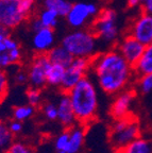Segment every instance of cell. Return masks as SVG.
I'll list each match as a JSON object with an SVG mask.
<instances>
[{
    "label": "cell",
    "mask_w": 152,
    "mask_h": 153,
    "mask_svg": "<svg viewBox=\"0 0 152 153\" xmlns=\"http://www.w3.org/2000/svg\"><path fill=\"white\" fill-rule=\"evenodd\" d=\"M57 36L52 28H38L32 31L31 49L34 54H47L55 46Z\"/></svg>",
    "instance_id": "cell-14"
},
{
    "label": "cell",
    "mask_w": 152,
    "mask_h": 153,
    "mask_svg": "<svg viewBox=\"0 0 152 153\" xmlns=\"http://www.w3.org/2000/svg\"><path fill=\"white\" fill-rule=\"evenodd\" d=\"M72 4L69 0H42V5L44 7L53 10L61 17H65Z\"/></svg>",
    "instance_id": "cell-22"
},
{
    "label": "cell",
    "mask_w": 152,
    "mask_h": 153,
    "mask_svg": "<svg viewBox=\"0 0 152 153\" xmlns=\"http://www.w3.org/2000/svg\"><path fill=\"white\" fill-rule=\"evenodd\" d=\"M26 97L29 104L33 105L35 108H37V106H39L42 104L43 96H42V89L40 88L30 86L26 91Z\"/></svg>",
    "instance_id": "cell-26"
},
{
    "label": "cell",
    "mask_w": 152,
    "mask_h": 153,
    "mask_svg": "<svg viewBox=\"0 0 152 153\" xmlns=\"http://www.w3.org/2000/svg\"><path fill=\"white\" fill-rule=\"evenodd\" d=\"M151 134H152V127H151Z\"/></svg>",
    "instance_id": "cell-36"
},
{
    "label": "cell",
    "mask_w": 152,
    "mask_h": 153,
    "mask_svg": "<svg viewBox=\"0 0 152 153\" xmlns=\"http://www.w3.org/2000/svg\"><path fill=\"white\" fill-rule=\"evenodd\" d=\"M114 47L134 67V65L140 60L146 46L138 42L133 36H131L130 34L124 33L122 36H120L119 41Z\"/></svg>",
    "instance_id": "cell-13"
},
{
    "label": "cell",
    "mask_w": 152,
    "mask_h": 153,
    "mask_svg": "<svg viewBox=\"0 0 152 153\" xmlns=\"http://www.w3.org/2000/svg\"><path fill=\"white\" fill-rule=\"evenodd\" d=\"M7 127H9L10 132H11L13 135H16V134H19L22 131V122L13 119L12 121H10L9 123H7Z\"/></svg>",
    "instance_id": "cell-32"
},
{
    "label": "cell",
    "mask_w": 152,
    "mask_h": 153,
    "mask_svg": "<svg viewBox=\"0 0 152 153\" xmlns=\"http://www.w3.org/2000/svg\"><path fill=\"white\" fill-rule=\"evenodd\" d=\"M64 72H65L64 66L51 63L47 72V85L51 86V87H57V88H60L61 83H62L63 76H64Z\"/></svg>",
    "instance_id": "cell-21"
},
{
    "label": "cell",
    "mask_w": 152,
    "mask_h": 153,
    "mask_svg": "<svg viewBox=\"0 0 152 153\" xmlns=\"http://www.w3.org/2000/svg\"><path fill=\"white\" fill-rule=\"evenodd\" d=\"M1 101H2V100H0V103H1Z\"/></svg>",
    "instance_id": "cell-37"
},
{
    "label": "cell",
    "mask_w": 152,
    "mask_h": 153,
    "mask_svg": "<svg viewBox=\"0 0 152 153\" xmlns=\"http://www.w3.org/2000/svg\"><path fill=\"white\" fill-rule=\"evenodd\" d=\"M99 11V7L96 3L79 1L72 3L64 18L72 29H82L90 25Z\"/></svg>",
    "instance_id": "cell-8"
},
{
    "label": "cell",
    "mask_w": 152,
    "mask_h": 153,
    "mask_svg": "<svg viewBox=\"0 0 152 153\" xmlns=\"http://www.w3.org/2000/svg\"><path fill=\"white\" fill-rule=\"evenodd\" d=\"M9 153H33V149L30 145L24 141H13L7 148Z\"/></svg>",
    "instance_id": "cell-29"
},
{
    "label": "cell",
    "mask_w": 152,
    "mask_h": 153,
    "mask_svg": "<svg viewBox=\"0 0 152 153\" xmlns=\"http://www.w3.org/2000/svg\"><path fill=\"white\" fill-rule=\"evenodd\" d=\"M92 59L86 57H74L70 64L65 67L64 76L60 89L62 93H67L76 85L84 76H88L90 72Z\"/></svg>",
    "instance_id": "cell-9"
},
{
    "label": "cell",
    "mask_w": 152,
    "mask_h": 153,
    "mask_svg": "<svg viewBox=\"0 0 152 153\" xmlns=\"http://www.w3.org/2000/svg\"><path fill=\"white\" fill-rule=\"evenodd\" d=\"M99 39L89 28L72 29L61 39L63 45L74 57L93 59L99 53Z\"/></svg>",
    "instance_id": "cell-3"
},
{
    "label": "cell",
    "mask_w": 152,
    "mask_h": 153,
    "mask_svg": "<svg viewBox=\"0 0 152 153\" xmlns=\"http://www.w3.org/2000/svg\"><path fill=\"white\" fill-rule=\"evenodd\" d=\"M32 15L22 0H0V26L10 31L28 22Z\"/></svg>",
    "instance_id": "cell-6"
},
{
    "label": "cell",
    "mask_w": 152,
    "mask_h": 153,
    "mask_svg": "<svg viewBox=\"0 0 152 153\" xmlns=\"http://www.w3.org/2000/svg\"><path fill=\"white\" fill-rule=\"evenodd\" d=\"M126 33L147 46L152 43V13L140 11L129 22Z\"/></svg>",
    "instance_id": "cell-11"
},
{
    "label": "cell",
    "mask_w": 152,
    "mask_h": 153,
    "mask_svg": "<svg viewBox=\"0 0 152 153\" xmlns=\"http://www.w3.org/2000/svg\"><path fill=\"white\" fill-rule=\"evenodd\" d=\"M51 62L47 54H34L26 66L28 84L36 88H44L47 85V72Z\"/></svg>",
    "instance_id": "cell-10"
},
{
    "label": "cell",
    "mask_w": 152,
    "mask_h": 153,
    "mask_svg": "<svg viewBox=\"0 0 152 153\" xmlns=\"http://www.w3.org/2000/svg\"><path fill=\"white\" fill-rule=\"evenodd\" d=\"M47 56L49 57V60L53 64L62 65L64 67H67L70 62L72 61L74 56H72L69 51L63 45H55L54 47L47 53Z\"/></svg>",
    "instance_id": "cell-19"
},
{
    "label": "cell",
    "mask_w": 152,
    "mask_h": 153,
    "mask_svg": "<svg viewBox=\"0 0 152 153\" xmlns=\"http://www.w3.org/2000/svg\"><path fill=\"white\" fill-rule=\"evenodd\" d=\"M13 135L9 130L7 124L0 121V151L7 150L10 145L13 143Z\"/></svg>",
    "instance_id": "cell-25"
},
{
    "label": "cell",
    "mask_w": 152,
    "mask_h": 153,
    "mask_svg": "<svg viewBox=\"0 0 152 153\" xmlns=\"http://www.w3.org/2000/svg\"><path fill=\"white\" fill-rule=\"evenodd\" d=\"M142 135V129L137 118L133 115L128 117L115 119L109 131L110 143L115 150L127 146Z\"/></svg>",
    "instance_id": "cell-5"
},
{
    "label": "cell",
    "mask_w": 152,
    "mask_h": 153,
    "mask_svg": "<svg viewBox=\"0 0 152 153\" xmlns=\"http://www.w3.org/2000/svg\"><path fill=\"white\" fill-rule=\"evenodd\" d=\"M143 0H126L127 7L130 10H140Z\"/></svg>",
    "instance_id": "cell-33"
},
{
    "label": "cell",
    "mask_w": 152,
    "mask_h": 153,
    "mask_svg": "<svg viewBox=\"0 0 152 153\" xmlns=\"http://www.w3.org/2000/svg\"><path fill=\"white\" fill-rule=\"evenodd\" d=\"M25 60V51L20 42L12 31L0 33V69L7 70L19 66Z\"/></svg>",
    "instance_id": "cell-7"
},
{
    "label": "cell",
    "mask_w": 152,
    "mask_h": 153,
    "mask_svg": "<svg viewBox=\"0 0 152 153\" xmlns=\"http://www.w3.org/2000/svg\"><path fill=\"white\" fill-rule=\"evenodd\" d=\"M13 119L18 120V121H27L30 118L34 116L36 113V108L31 104H22V105H17L13 108Z\"/></svg>",
    "instance_id": "cell-23"
},
{
    "label": "cell",
    "mask_w": 152,
    "mask_h": 153,
    "mask_svg": "<svg viewBox=\"0 0 152 153\" xmlns=\"http://www.w3.org/2000/svg\"><path fill=\"white\" fill-rule=\"evenodd\" d=\"M89 29L95 33L100 43L114 47L120 38L118 15L112 7H103L90 22Z\"/></svg>",
    "instance_id": "cell-4"
},
{
    "label": "cell",
    "mask_w": 152,
    "mask_h": 153,
    "mask_svg": "<svg viewBox=\"0 0 152 153\" xmlns=\"http://www.w3.org/2000/svg\"><path fill=\"white\" fill-rule=\"evenodd\" d=\"M60 18L61 16L55 11L42 7L29 19V27L31 31H34L42 27L55 29V27L59 25Z\"/></svg>",
    "instance_id": "cell-15"
},
{
    "label": "cell",
    "mask_w": 152,
    "mask_h": 153,
    "mask_svg": "<svg viewBox=\"0 0 152 153\" xmlns=\"http://www.w3.org/2000/svg\"><path fill=\"white\" fill-rule=\"evenodd\" d=\"M68 129H65L57 135L54 139V149L57 153H65L67 143H68Z\"/></svg>",
    "instance_id": "cell-27"
},
{
    "label": "cell",
    "mask_w": 152,
    "mask_h": 153,
    "mask_svg": "<svg viewBox=\"0 0 152 153\" xmlns=\"http://www.w3.org/2000/svg\"><path fill=\"white\" fill-rule=\"evenodd\" d=\"M0 153H9L7 150H3V151H0Z\"/></svg>",
    "instance_id": "cell-35"
},
{
    "label": "cell",
    "mask_w": 152,
    "mask_h": 153,
    "mask_svg": "<svg viewBox=\"0 0 152 153\" xmlns=\"http://www.w3.org/2000/svg\"><path fill=\"white\" fill-rule=\"evenodd\" d=\"M134 72L136 76L152 74V43L145 47L140 60L134 65Z\"/></svg>",
    "instance_id": "cell-20"
},
{
    "label": "cell",
    "mask_w": 152,
    "mask_h": 153,
    "mask_svg": "<svg viewBox=\"0 0 152 153\" xmlns=\"http://www.w3.org/2000/svg\"><path fill=\"white\" fill-rule=\"evenodd\" d=\"M90 74L96 85L110 96L129 88L136 78L134 67L115 47L99 52L92 59Z\"/></svg>",
    "instance_id": "cell-1"
},
{
    "label": "cell",
    "mask_w": 152,
    "mask_h": 153,
    "mask_svg": "<svg viewBox=\"0 0 152 153\" xmlns=\"http://www.w3.org/2000/svg\"><path fill=\"white\" fill-rule=\"evenodd\" d=\"M57 121L62 124L65 129L72 127L77 123L74 108L67 93H62L57 102Z\"/></svg>",
    "instance_id": "cell-16"
},
{
    "label": "cell",
    "mask_w": 152,
    "mask_h": 153,
    "mask_svg": "<svg viewBox=\"0 0 152 153\" xmlns=\"http://www.w3.org/2000/svg\"><path fill=\"white\" fill-rule=\"evenodd\" d=\"M10 86V78L7 70L0 69V100L5 98Z\"/></svg>",
    "instance_id": "cell-30"
},
{
    "label": "cell",
    "mask_w": 152,
    "mask_h": 153,
    "mask_svg": "<svg viewBox=\"0 0 152 153\" xmlns=\"http://www.w3.org/2000/svg\"><path fill=\"white\" fill-rule=\"evenodd\" d=\"M42 113L49 121L57 120V105L54 102H47L42 106Z\"/></svg>",
    "instance_id": "cell-28"
},
{
    "label": "cell",
    "mask_w": 152,
    "mask_h": 153,
    "mask_svg": "<svg viewBox=\"0 0 152 153\" xmlns=\"http://www.w3.org/2000/svg\"><path fill=\"white\" fill-rule=\"evenodd\" d=\"M115 153H152V137L140 135L127 146L115 150Z\"/></svg>",
    "instance_id": "cell-18"
},
{
    "label": "cell",
    "mask_w": 152,
    "mask_h": 153,
    "mask_svg": "<svg viewBox=\"0 0 152 153\" xmlns=\"http://www.w3.org/2000/svg\"><path fill=\"white\" fill-rule=\"evenodd\" d=\"M136 91L127 88L116 94L110 106V115L113 119H121L131 115V108L136 98Z\"/></svg>",
    "instance_id": "cell-12"
},
{
    "label": "cell",
    "mask_w": 152,
    "mask_h": 153,
    "mask_svg": "<svg viewBox=\"0 0 152 153\" xmlns=\"http://www.w3.org/2000/svg\"><path fill=\"white\" fill-rule=\"evenodd\" d=\"M140 11L152 13V0H143L142 7H140Z\"/></svg>",
    "instance_id": "cell-34"
},
{
    "label": "cell",
    "mask_w": 152,
    "mask_h": 153,
    "mask_svg": "<svg viewBox=\"0 0 152 153\" xmlns=\"http://www.w3.org/2000/svg\"><path fill=\"white\" fill-rule=\"evenodd\" d=\"M97 87L98 86L88 74L67 91L77 122L85 127L92 123L97 117L99 106Z\"/></svg>",
    "instance_id": "cell-2"
},
{
    "label": "cell",
    "mask_w": 152,
    "mask_h": 153,
    "mask_svg": "<svg viewBox=\"0 0 152 153\" xmlns=\"http://www.w3.org/2000/svg\"><path fill=\"white\" fill-rule=\"evenodd\" d=\"M134 87L136 93L147 95L152 91V74L136 76L134 80Z\"/></svg>",
    "instance_id": "cell-24"
},
{
    "label": "cell",
    "mask_w": 152,
    "mask_h": 153,
    "mask_svg": "<svg viewBox=\"0 0 152 153\" xmlns=\"http://www.w3.org/2000/svg\"><path fill=\"white\" fill-rule=\"evenodd\" d=\"M13 81L15 84H18V85L28 84V74H27L26 68H18L17 70H15L14 74H13Z\"/></svg>",
    "instance_id": "cell-31"
},
{
    "label": "cell",
    "mask_w": 152,
    "mask_h": 153,
    "mask_svg": "<svg viewBox=\"0 0 152 153\" xmlns=\"http://www.w3.org/2000/svg\"><path fill=\"white\" fill-rule=\"evenodd\" d=\"M68 143L65 153H81L86 136V127L77 122L68 128Z\"/></svg>",
    "instance_id": "cell-17"
}]
</instances>
